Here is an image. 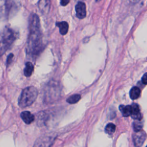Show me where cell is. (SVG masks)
<instances>
[{"label": "cell", "instance_id": "obj_16", "mask_svg": "<svg viewBox=\"0 0 147 147\" xmlns=\"http://www.w3.org/2000/svg\"><path fill=\"white\" fill-rule=\"evenodd\" d=\"M115 130V125L112 123H110L105 127V131L109 134H112Z\"/></svg>", "mask_w": 147, "mask_h": 147}, {"label": "cell", "instance_id": "obj_21", "mask_svg": "<svg viewBox=\"0 0 147 147\" xmlns=\"http://www.w3.org/2000/svg\"><path fill=\"white\" fill-rule=\"evenodd\" d=\"M76 1H78L79 2H82V1H84V0H76Z\"/></svg>", "mask_w": 147, "mask_h": 147}, {"label": "cell", "instance_id": "obj_19", "mask_svg": "<svg viewBox=\"0 0 147 147\" xmlns=\"http://www.w3.org/2000/svg\"><path fill=\"white\" fill-rule=\"evenodd\" d=\"M69 1L70 0H60V4L61 6H65L69 3Z\"/></svg>", "mask_w": 147, "mask_h": 147}, {"label": "cell", "instance_id": "obj_3", "mask_svg": "<svg viewBox=\"0 0 147 147\" xmlns=\"http://www.w3.org/2000/svg\"><path fill=\"white\" fill-rule=\"evenodd\" d=\"M37 95L38 91L34 87L29 86L24 88L18 98V105L22 108L30 106L35 101Z\"/></svg>", "mask_w": 147, "mask_h": 147}, {"label": "cell", "instance_id": "obj_5", "mask_svg": "<svg viewBox=\"0 0 147 147\" xmlns=\"http://www.w3.org/2000/svg\"><path fill=\"white\" fill-rule=\"evenodd\" d=\"M146 139L145 131L140 130L136 132L133 135V142L136 147H141Z\"/></svg>", "mask_w": 147, "mask_h": 147}, {"label": "cell", "instance_id": "obj_18", "mask_svg": "<svg viewBox=\"0 0 147 147\" xmlns=\"http://www.w3.org/2000/svg\"><path fill=\"white\" fill-rule=\"evenodd\" d=\"M141 80L144 84H145V85L146 84V83H147V74H146V73H145L144 75L142 76Z\"/></svg>", "mask_w": 147, "mask_h": 147}, {"label": "cell", "instance_id": "obj_7", "mask_svg": "<svg viewBox=\"0 0 147 147\" xmlns=\"http://www.w3.org/2000/svg\"><path fill=\"white\" fill-rule=\"evenodd\" d=\"M50 0H40L38 2V8L43 14H47L50 9Z\"/></svg>", "mask_w": 147, "mask_h": 147}, {"label": "cell", "instance_id": "obj_1", "mask_svg": "<svg viewBox=\"0 0 147 147\" xmlns=\"http://www.w3.org/2000/svg\"><path fill=\"white\" fill-rule=\"evenodd\" d=\"M42 48L40 19L37 15L32 14L29 19V34L27 42V52L32 55L38 54Z\"/></svg>", "mask_w": 147, "mask_h": 147}, {"label": "cell", "instance_id": "obj_4", "mask_svg": "<svg viewBox=\"0 0 147 147\" xmlns=\"http://www.w3.org/2000/svg\"><path fill=\"white\" fill-rule=\"evenodd\" d=\"M54 140L55 138L51 136L41 137L35 141L33 147H51Z\"/></svg>", "mask_w": 147, "mask_h": 147}, {"label": "cell", "instance_id": "obj_10", "mask_svg": "<svg viewBox=\"0 0 147 147\" xmlns=\"http://www.w3.org/2000/svg\"><path fill=\"white\" fill-rule=\"evenodd\" d=\"M56 25L59 28V31L61 35H65L67 33L69 28V25L67 22H56Z\"/></svg>", "mask_w": 147, "mask_h": 147}, {"label": "cell", "instance_id": "obj_2", "mask_svg": "<svg viewBox=\"0 0 147 147\" xmlns=\"http://www.w3.org/2000/svg\"><path fill=\"white\" fill-rule=\"evenodd\" d=\"M17 37L16 33L6 27L0 34V58L10 47Z\"/></svg>", "mask_w": 147, "mask_h": 147}, {"label": "cell", "instance_id": "obj_11", "mask_svg": "<svg viewBox=\"0 0 147 147\" xmlns=\"http://www.w3.org/2000/svg\"><path fill=\"white\" fill-rule=\"evenodd\" d=\"M34 69L33 65L30 62H27L25 64V67L24 70V75L26 77H29L33 73Z\"/></svg>", "mask_w": 147, "mask_h": 147}, {"label": "cell", "instance_id": "obj_14", "mask_svg": "<svg viewBox=\"0 0 147 147\" xmlns=\"http://www.w3.org/2000/svg\"><path fill=\"white\" fill-rule=\"evenodd\" d=\"M80 99V95L79 94H74L67 98V102L70 104H74Z\"/></svg>", "mask_w": 147, "mask_h": 147}, {"label": "cell", "instance_id": "obj_17", "mask_svg": "<svg viewBox=\"0 0 147 147\" xmlns=\"http://www.w3.org/2000/svg\"><path fill=\"white\" fill-rule=\"evenodd\" d=\"M13 57V53H10L8 55L7 57V60H6V64L8 66L11 62L12 59Z\"/></svg>", "mask_w": 147, "mask_h": 147}, {"label": "cell", "instance_id": "obj_20", "mask_svg": "<svg viewBox=\"0 0 147 147\" xmlns=\"http://www.w3.org/2000/svg\"><path fill=\"white\" fill-rule=\"evenodd\" d=\"M129 1V3H131V4H134L137 3L140 0H127Z\"/></svg>", "mask_w": 147, "mask_h": 147}, {"label": "cell", "instance_id": "obj_6", "mask_svg": "<svg viewBox=\"0 0 147 147\" xmlns=\"http://www.w3.org/2000/svg\"><path fill=\"white\" fill-rule=\"evenodd\" d=\"M76 17L79 19H83L86 16V6L83 2H78L75 6Z\"/></svg>", "mask_w": 147, "mask_h": 147}, {"label": "cell", "instance_id": "obj_12", "mask_svg": "<svg viewBox=\"0 0 147 147\" xmlns=\"http://www.w3.org/2000/svg\"><path fill=\"white\" fill-rule=\"evenodd\" d=\"M140 89L137 87H133L130 91V97L131 99H136L140 96Z\"/></svg>", "mask_w": 147, "mask_h": 147}, {"label": "cell", "instance_id": "obj_15", "mask_svg": "<svg viewBox=\"0 0 147 147\" xmlns=\"http://www.w3.org/2000/svg\"><path fill=\"white\" fill-rule=\"evenodd\" d=\"M133 126L134 131L137 132L141 130V129L143 126V124L141 120H136L133 123Z\"/></svg>", "mask_w": 147, "mask_h": 147}, {"label": "cell", "instance_id": "obj_13", "mask_svg": "<svg viewBox=\"0 0 147 147\" xmlns=\"http://www.w3.org/2000/svg\"><path fill=\"white\" fill-rule=\"evenodd\" d=\"M119 108V110H121V112L122 113L123 116L128 117L131 115V106L121 105Z\"/></svg>", "mask_w": 147, "mask_h": 147}, {"label": "cell", "instance_id": "obj_8", "mask_svg": "<svg viewBox=\"0 0 147 147\" xmlns=\"http://www.w3.org/2000/svg\"><path fill=\"white\" fill-rule=\"evenodd\" d=\"M131 117L133 119L135 120H141L142 118V115L140 111L139 106L136 103H133L131 105Z\"/></svg>", "mask_w": 147, "mask_h": 147}, {"label": "cell", "instance_id": "obj_9", "mask_svg": "<svg viewBox=\"0 0 147 147\" xmlns=\"http://www.w3.org/2000/svg\"><path fill=\"white\" fill-rule=\"evenodd\" d=\"M21 117L26 124L31 123L34 119V117L29 111H23L21 113Z\"/></svg>", "mask_w": 147, "mask_h": 147}]
</instances>
